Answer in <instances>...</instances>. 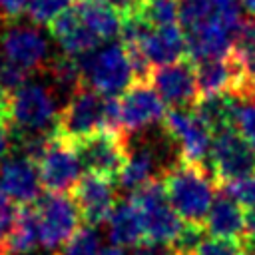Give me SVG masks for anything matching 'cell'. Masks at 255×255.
<instances>
[{"label":"cell","instance_id":"6da1fadb","mask_svg":"<svg viewBox=\"0 0 255 255\" xmlns=\"http://www.w3.org/2000/svg\"><path fill=\"white\" fill-rule=\"evenodd\" d=\"M163 187L173 209L187 223H203L219 187L211 169L205 163L187 159L173 161L163 171Z\"/></svg>","mask_w":255,"mask_h":255},{"label":"cell","instance_id":"7a4b0ae2","mask_svg":"<svg viewBox=\"0 0 255 255\" xmlns=\"http://www.w3.org/2000/svg\"><path fill=\"white\" fill-rule=\"evenodd\" d=\"M84 84L104 96L124 94L133 82L135 72L124 44H108L80 56Z\"/></svg>","mask_w":255,"mask_h":255},{"label":"cell","instance_id":"3957f363","mask_svg":"<svg viewBox=\"0 0 255 255\" xmlns=\"http://www.w3.org/2000/svg\"><path fill=\"white\" fill-rule=\"evenodd\" d=\"M106 104L108 96L86 84L80 86L74 94H70L66 106L60 110L54 135L72 145L98 129H106Z\"/></svg>","mask_w":255,"mask_h":255},{"label":"cell","instance_id":"277c9868","mask_svg":"<svg viewBox=\"0 0 255 255\" xmlns=\"http://www.w3.org/2000/svg\"><path fill=\"white\" fill-rule=\"evenodd\" d=\"M131 199L139 207L145 239L171 245L181 233L185 221L173 209L161 179H151L143 187L131 193Z\"/></svg>","mask_w":255,"mask_h":255},{"label":"cell","instance_id":"5b68a950","mask_svg":"<svg viewBox=\"0 0 255 255\" xmlns=\"http://www.w3.org/2000/svg\"><path fill=\"white\" fill-rule=\"evenodd\" d=\"M72 147L76 149L80 163L88 169V173H98L110 179L120 177L129 157L128 135L110 129H98L72 143Z\"/></svg>","mask_w":255,"mask_h":255},{"label":"cell","instance_id":"8992f818","mask_svg":"<svg viewBox=\"0 0 255 255\" xmlns=\"http://www.w3.org/2000/svg\"><path fill=\"white\" fill-rule=\"evenodd\" d=\"M207 163L217 185L225 187L255 173V149L237 129H227L213 135Z\"/></svg>","mask_w":255,"mask_h":255},{"label":"cell","instance_id":"52a82bcc","mask_svg":"<svg viewBox=\"0 0 255 255\" xmlns=\"http://www.w3.org/2000/svg\"><path fill=\"white\" fill-rule=\"evenodd\" d=\"M58 120L50 90L40 84H24L10 96V122L18 133L54 131Z\"/></svg>","mask_w":255,"mask_h":255},{"label":"cell","instance_id":"ba28073f","mask_svg":"<svg viewBox=\"0 0 255 255\" xmlns=\"http://www.w3.org/2000/svg\"><path fill=\"white\" fill-rule=\"evenodd\" d=\"M40 245L46 249H60L80 229V209L74 197L66 193L48 191L36 201Z\"/></svg>","mask_w":255,"mask_h":255},{"label":"cell","instance_id":"9c48e42d","mask_svg":"<svg viewBox=\"0 0 255 255\" xmlns=\"http://www.w3.org/2000/svg\"><path fill=\"white\" fill-rule=\"evenodd\" d=\"M163 131L179 149V157L195 163H205L209 157L213 133L195 114L193 108H173L167 110L163 118Z\"/></svg>","mask_w":255,"mask_h":255},{"label":"cell","instance_id":"30bf717a","mask_svg":"<svg viewBox=\"0 0 255 255\" xmlns=\"http://www.w3.org/2000/svg\"><path fill=\"white\" fill-rule=\"evenodd\" d=\"M147 82L161 96V100L173 108L189 110L201 98L197 74H195V62L189 58L153 68Z\"/></svg>","mask_w":255,"mask_h":255},{"label":"cell","instance_id":"8fae6325","mask_svg":"<svg viewBox=\"0 0 255 255\" xmlns=\"http://www.w3.org/2000/svg\"><path fill=\"white\" fill-rule=\"evenodd\" d=\"M122 110V133H137L157 122H163L167 110L161 96L149 82L135 80L120 98Z\"/></svg>","mask_w":255,"mask_h":255},{"label":"cell","instance_id":"7c38bea8","mask_svg":"<svg viewBox=\"0 0 255 255\" xmlns=\"http://www.w3.org/2000/svg\"><path fill=\"white\" fill-rule=\"evenodd\" d=\"M80 169H82V163L76 149L54 135L50 147L38 161L42 187L46 191L66 193L68 189H74V185L82 177Z\"/></svg>","mask_w":255,"mask_h":255},{"label":"cell","instance_id":"4fadbf2b","mask_svg":"<svg viewBox=\"0 0 255 255\" xmlns=\"http://www.w3.org/2000/svg\"><path fill=\"white\" fill-rule=\"evenodd\" d=\"M72 191H74L72 197L80 209L82 221H86V225H92V227H98L100 223L108 221L110 213L118 203L114 179L98 173L82 175Z\"/></svg>","mask_w":255,"mask_h":255},{"label":"cell","instance_id":"5bb4252c","mask_svg":"<svg viewBox=\"0 0 255 255\" xmlns=\"http://www.w3.org/2000/svg\"><path fill=\"white\" fill-rule=\"evenodd\" d=\"M2 56L18 64L26 72H36L46 66L48 44L42 34L28 26H12L0 36Z\"/></svg>","mask_w":255,"mask_h":255},{"label":"cell","instance_id":"9a60e30c","mask_svg":"<svg viewBox=\"0 0 255 255\" xmlns=\"http://www.w3.org/2000/svg\"><path fill=\"white\" fill-rule=\"evenodd\" d=\"M0 189L8 193L18 205L36 203L42 189L38 163L22 153L4 159L0 163Z\"/></svg>","mask_w":255,"mask_h":255},{"label":"cell","instance_id":"2e32d148","mask_svg":"<svg viewBox=\"0 0 255 255\" xmlns=\"http://www.w3.org/2000/svg\"><path fill=\"white\" fill-rule=\"evenodd\" d=\"M137 46L143 56L149 60L151 66H167L187 58V36L181 24H169L161 28H151L139 44H126Z\"/></svg>","mask_w":255,"mask_h":255},{"label":"cell","instance_id":"e0dca14e","mask_svg":"<svg viewBox=\"0 0 255 255\" xmlns=\"http://www.w3.org/2000/svg\"><path fill=\"white\" fill-rule=\"evenodd\" d=\"M48 30H50V36L60 44V48L66 54L76 58L96 50V46L100 44L98 36L82 20L78 8H68L66 12H62L48 26Z\"/></svg>","mask_w":255,"mask_h":255},{"label":"cell","instance_id":"ac0fdd59","mask_svg":"<svg viewBox=\"0 0 255 255\" xmlns=\"http://www.w3.org/2000/svg\"><path fill=\"white\" fill-rule=\"evenodd\" d=\"M203 225L211 237L239 241L245 235V207H241L227 191L221 189L215 195Z\"/></svg>","mask_w":255,"mask_h":255},{"label":"cell","instance_id":"d6986e66","mask_svg":"<svg viewBox=\"0 0 255 255\" xmlns=\"http://www.w3.org/2000/svg\"><path fill=\"white\" fill-rule=\"evenodd\" d=\"M108 235L112 245L129 247V249L145 239L143 219L139 207L131 197L116 203L114 211L108 217Z\"/></svg>","mask_w":255,"mask_h":255},{"label":"cell","instance_id":"ffe728a7","mask_svg":"<svg viewBox=\"0 0 255 255\" xmlns=\"http://www.w3.org/2000/svg\"><path fill=\"white\" fill-rule=\"evenodd\" d=\"M185 36H187V58L193 62L221 58L233 50V32L219 24H207L195 28L191 32H185Z\"/></svg>","mask_w":255,"mask_h":255},{"label":"cell","instance_id":"44dd1931","mask_svg":"<svg viewBox=\"0 0 255 255\" xmlns=\"http://www.w3.org/2000/svg\"><path fill=\"white\" fill-rule=\"evenodd\" d=\"M237 108L239 100L231 94H213V96H201L197 104L193 106L195 114L203 120V124L209 128V131L221 133L227 129H237Z\"/></svg>","mask_w":255,"mask_h":255},{"label":"cell","instance_id":"7402d4cb","mask_svg":"<svg viewBox=\"0 0 255 255\" xmlns=\"http://www.w3.org/2000/svg\"><path fill=\"white\" fill-rule=\"evenodd\" d=\"M78 12L86 26L98 36L100 42L114 40L122 34V14L102 0H78Z\"/></svg>","mask_w":255,"mask_h":255},{"label":"cell","instance_id":"603a6c76","mask_svg":"<svg viewBox=\"0 0 255 255\" xmlns=\"http://www.w3.org/2000/svg\"><path fill=\"white\" fill-rule=\"evenodd\" d=\"M38 243H40V225H38L36 203L20 205L16 223H14L12 233L4 247V255H8V253L26 255V253L34 251Z\"/></svg>","mask_w":255,"mask_h":255},{"label":"cell","instance_id":"cb8c5ba5","mask_svg":"<svg viewBox=\"0 0 255 255\" xmlns=\"http://www.w3.org/2000/svg\"><path fill=\"white\" fill-rule=\"evenodd\" d=\"M155 151L149 147V145H139L135 149H129V157L118 177L120 185L126 189V191H137L139 187H143L145 183H149L153 177V171H155Z\"/></svg>","mask_w":255,"mask_h":255},{"label":"cell","instance_id":"d4e9b609","mask_svg":"<svg viewBox=\"0 0 255 255\" xmlns=\"http://www.w3.org/2000/svg\"><path fill=\"white\" fill-rule=\"evenodd\" d=\"M137 10L151 28L177 24L179 20V0H141Z\"/></svg>","mask_w":255,"mask_h":255},{"label":"cell","instance_id":"484cf974","mask_svg":"<svg viewBox=\"0 0 255 255\" xmlns=\"http://www.w3.org/2000/svg\"><path fill=\"white\" fill-rule=\"evenodd\" d=\"M50 74L54 78V82L60 88L70 90V94H74L80 86H84V76H82V66H80V58L64 54L52 60L50 64Z\"/></svg>","mask_w":255,"mask_h":255},{"label":"cell","instance_id":"4316f807","mask_svg":"<svg viewBox=\"0 0 255 255\" xmlns=\"http://www.w3.org/2000/svg\"><path fill=\"white\" fill-rule=\"evenodd\" d=\"M100 233L92 227V225H86V227H80L62 247L56 255H100Z\"/></svg>","mask_w":255,"mask_h":255},{"label":"cell","instance_id":"83f0119b","mask_svg":"<svg viewBox=\"0 0 255 255\" xmlns=\"http://www.w3.org/2000/svg\"><path fill=\"white\" fill-rule=\"evenodd\" d=\"M68 8H72V0H28V4H26V16L34 24H46V26H50Z\"/></svg>","mask_w":255,"mask_h":255},{"label":"cell","instance_id":"f1b7e54d","mask_svg":"<svg viewBox=\"0 0 255 255\" xmlns=\"http://www.w3.org/2000/svg\"><path fill=\"white\" fill-rule=\"evenodd\" d=\"M18 209H20V205L8 193H4L0 189V253H4L6 241L12 233V227L18 217Z\"/></svg>","mask_w":255,"mask_h":255},{"label":"cell","instance_id":"f546056e","mask_svg":"<svg viewBox=\"0 0 255 255\" xmlns=\"http://www.w3.org/2000/svg\"><path fill=\"white\" fill-rule=\"evenodd\" d=\"M28 74L30 72L20 68L18 64H14L8 58L0 56V88L6 90L8 94H14L16 90H20L26 84Z\"/></svg>","mask_w":255,"mask_h":255},{"label":"cell","instance_id":"4dcf8cb0","mask_svg":"<svg viewBox=\"0 0 255 255\" xmlns=\"http://www.w3.org/2000/svg\"><path fill=\"white\" fill-rule=\"evenodd\" d=\"M235 128L255 149V100H239Z\"/></svg>","mask_w":255,"mask_h":255},{"label":"cell","instance_id":"1f68e13d","mask_svg":"<svg viewBox=\"0 0 255 255\" xmlns=\"http://www.w3.org/2000/svg\"><path fill=\"white\" fill-rule=\"evenodd\" d=\"M221 189L227 191L241 207H245V209L255 207V173H251L243 179H237V181H233Z\"/></svg>","mask_w":255,"mask_h":255},{"label":"cell","instance_id":"d6a6232c","mask_svg":"<svg viewBox=\"0 0 255 255\" xmlns=\"http://www.w3.org/2000/svg\"><path fill=\"white\" fill-rule=\"evenodd\" d=\"M193 255H243V251L237 239L209 237L201 241V245L195 249Z\"/></svg>","mask_w":255,"mask_h":255},{"label":"cell","instance_id":"836d02e7","mask_svg":"<svg viewBox=\"0 0 255 255\" xmlns=\"http://www.w3.org/2000/svg\"><path fill=\"white\" fill-rule=\"evenodd\" d=\"M28 0H0V18L18 20L26 12Z\"/></svg>","mask_w":255,"mask_h":255},{"label":"cell","instance_id":"e575fe53","mask_svg":"<svg viewBox=\"0 0 255 255\" xmlns=\"http://www.w3.org/2000/svg\"><path fill=\"white\" fill-rule=\"evenodd\" d=\"M102 2H106L110 8H114L116 12H120L122 18H124V16H128V14H131V12L139 6L141 0H102Z\"/></svg>","mask_w":255,"mask_h":255},{"label":"cell","instance_id":"d590c367","mask_svg":"<svg viewBox=\"0 0 255 255\" xmlns=\"http://www.w3.org/2000/svg\"><path fill=\"white\" fill-rule=\"evenodd\" d=\"M10 96L12 94L0 88V126L10 124Z\"/></svg>","mask_w":255,"mask_h":255},{"label":"cell","instance_id":"8d00e7d4","mask_svg":"<svg viewBox=\"0 0 255 255\" xmlns=\"http://www.w3.org/2000/svg\"><path fill=\"white\" fill-rule=\"evenodd\" d=\"M8 149H10V131L8 126H0V161H4Z\"/></svg>","mask_w":255,"mask_h":255},{"label":"cell","instance_id":"74e56055","mask_svg":"<svg viewBox=\"0 0 255 255\" xmlns=\"http://www.w3.org/2000/svg\"><path fill=\"white\" fill-rule=\"evenodd\" d=\"M245 235L255 239V207L245 211Z\"/></svg>","mask_w":255,"mask_h":255},{"label":"cell","instance_id":"f35d334b","mask_svg":"<svg viewBox=\"0 0 255 255\" xmlns=\"http://www.w3.org/2000/svg\"><path fill=\"white\" fill-rule=\"evenodd\" d=\"M100 255H126L124 253V247H118V245H110L106 249L100 251Z\"/></svg>","mask_w":255,"mask_h":255},{"label":"cell","instance_id":"ab89813d","mask_svg":"<svg viewBox=\"0 0 255 255\" xmlns=\"http://www.w3.org/2000/svg\"><path fill=\"white\" fill-rule=\"evenodd\" d=\"M239 4H241L251 16H255V0H239Z\"/></svg>","mask_w":255,"mask_h":255},{"label":"cell","instance_id":"60d3db41","mask_svg":"<svg viewBox=\"0 0 255 255\" xmlns=\"http://www.w3.org/2000/svg\"><path fill=\"white\" fill-rule=\"evenodd\" d=\"M0 255H4V253H0Z\"/></svg>","mask_w":255,"mask_h":255}]
</instances>
